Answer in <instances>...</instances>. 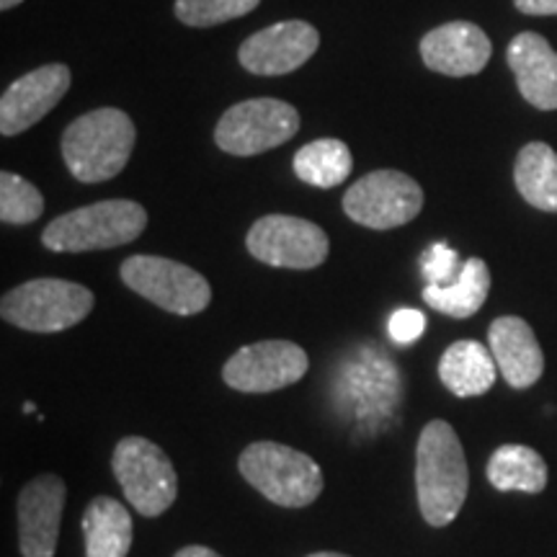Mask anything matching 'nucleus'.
<instances>
[{"label": "nucleus", "instance_id": "obj_26", "mask_svg": "<svg viewBox=\"0 0 557 557\" xmlns=\"http://www.w3.org/2000/svg\"><path fill=\"white\" fill-rule=\"evenodd\" d=\"M421 269L423 276H426V284L447 287V284H451L459 276V271H462V261H459L457 250L449 248L447 243H436L421 259Z\"/></svg>", "mask_w": 557, "mask_h": 557}, {"label": "nucleus", "instance_id": "obj_8", "mask_svg": "<svg viewBox=\"0 0 557 557\" xmlns=\"http://www.w3.org/2000/svg\"><path fill=\"white\" fill-rule=\"evenodd\" d=\"M299 114L287 101L248 99L230 107L214 129L222 152L248 158L274 150L297 135Z\"/></svg>", "mask_w": 557, "mask_h": 557}, {"label": "nucleus", "instance_id": "obj_4", "mask_svg": "<svg viewBox=\"0 0 557 557\" xmlns=\"http://www.w3.org/2000/svg\"><path fill=\"white\" fill-rule=\"evenodd\" d=\"M240 475L263 498L284 508H305L323 493V470L305 451L278 442H256L243 449Z\"/></svg>", "mask_w": 557, "mask_h": 557}, {"label": "nucleus", "instance_id": "obj_19", "mask_svg": "<svg viewBox=\"0 0 557 557\" xmlns=\"http://www.w3.org/2000/svg\"><path fill=\"white\" fill-rule=\"evenodd\" d=\"M86 557H127L132 549V517L116 498L96 496L83 511Z\"/></svg>", "mask_w": 557, "mask_h": 557}, {"label": "nucleus", "instance_id": "obj_1", "mask_svg": "<svg viewBox=\"0 0 557 557\" xmlns=\"http://www.w3.org/2000/svg\"><path fill=\"white\" fill-rule=\"evenodd\" d=\"M470 487L468 459L451 423L434 418L423 426L416 447L418 508L429 527H449L465 506Z\"/></svg>", "mask_w": 557, "mask_h": 557}, {"label": "nucleus", "instance_id": "obj_24", "mask_svg": "<svg viewBox=\"0 0 557 557\" xmlns=\"http://www.w3.org/2000/svg\"><path fill=\"white\" fill-rule=\"evenodd\" d=\"M45 212V197L37 186L16 173H0V220L3 225H32Z\"/></svg>", "mask_w": 557, "mask_h": 557}, {"label": "nucleus", "instance_id": "obj_23", "mask_svg": "<svg viewBox=\"0 0 557 557\" xmlns=\"http://www.w3.org/2000/svg\"><path fill=\"white\" fill-rule=\"evenodd\" d=\"M295 176L318 189H333L351 176L354 158L346 143L333 137L312 139L295 156Z\"/></svg>", "mask_w": 557, "mask_h": 557}, {"label": "nucleus", "instance_id": "obj_22", "mask_svg": "<svg viewBox=\"0 0 557 557\" xmlns=\"http://www.w3.org/2000/svg\"><path fill=\"white\" fill-rule=\"evenodd\" d=\"M513 181L527 205L557 212V152L547 143H529L519 150Z\"/></svg>", "mask_w": 557, "mask_h": 557}, {"label": "nucleus", "instance_id": "obj_25", "mask_svg": "<svg viewBox=\"0 0 557 557\" xmlns=\"http://www.w3.org/2000/svg\"><path fill=\"white\" fill-rule=\"evenodd\" d=\"M259 3L261 0H176V18L186 26L207 29L248 16L250 11L259 9Z\"/></svg>", "mask_w": 557, "mask_h": 557}, {"label": "nucleus", "instance_id": "obj_9", "mask_svg": "<svg viewBox=\"0 0 557 557\" xmlns=\"http://www.w3.org/2000/svg\"><path fill=\"white\" fill-rule=\"evenodd\" d=\"M246 248L267 267L310 271L329 259L331 240L315 222L292 214H267L250 225Z\"/></svg>", "mask_w": 557, "mask_h": 557}, {"label": "nucleus", "instance_id": "obj_11", "mask_svg": "<svg viewBox=\"0 0 557 557\" xmlns=\"http://www.w3.org/2000/svg\"><path fill=\"white\" fill-rule=\"evenodd\" d=\"M310 359L302 346L292 341H259L243 346L222 367V380L227 387L248 395L276 393L295 385L308 374Z\"/></svg>", "mask_w": 557, "mask_h": 557}, {"label": "nucleus", "instance_id": "obj_2", "mask_svg": "<svg viewBox=\"0 0 557 557\" xmlns=\"http://www.w3.org/2000/svg\"><path fill=\"white\" fill-rule=\"evenodd\" d=\"M137 129L122 109H94L62 135V158L81 184H103L120 176L135 150Z\"/></svg>", "mask_w": 557, "mask_h": 557}, {"label": "nucleus", "instance_id": "obj_3", "mask_svg": "<svg viewBox=\"0 0 557 557\" xmlns=\"http://www.w3.org/2000/svg\"><path fill=\"white\" fill-rule=\"evenodd\" d=\"M148 227V212L129 199H107L60 214L41 233L52 253H86L109 250L137 240Z\"/></svg>", "mask_w": 557, "mask_h": 557}, {"label": "nucleus", "instance_id": "obj_17", "mask_svg": "<svg viewBox=\"0 0 557 557\" xmlns=\"http://www.w3.org/2000/svg\"><path fill=\"white\" fill-rule=\"evenodd\" d=\"M506 60L511 73L517 75L519 94L534 109H557V52L545 37L534 32H524L511 39L506 50Z\"/></svg>", "mask_w": 557, "mask_h": 557}, {"label": "nucleus", "instance_id": "obj_15", "mask_svg": "<svg viewBox=\"0 0 557 557\" xmlns=\"http://www.w3.org/2000/svg\"><path fill=\"white\" fill-rule=\"evenodd\" d=\"M493 47L487 34L470 21H451L436 26L421 39L423 65L449 78L478 75L491 60Z\"/></svg>", "mask_w": 557, "mask_h": 557}, {"label": "nucleus", "instance_id": "obj_13", "mask_svg": "<svg viewBox=\"0 0 557 557\" xmlns=\"http://www.w3.org/2000/svg\"><path fill=\"white\" fill-rule=\"evenodd\" d=\"M67 485L60 475H39L18 493V549L24 557H54Z\"/></svg>", "mask_w": 557, "mask_h": 557}, {"label": "nucleus", "instance_id": "obj_16", "mask_svg": "<svg viewBox=\"0 0 557 557\" xmlns=\"http://www.w3.org/2000/svg\"><path fill=\"white\" fill-rule=\"evenodd\" d=\"M487 344H491L498 372L513 389L532 387L545 372V354L524 318L504 315L493 320Z\"/></svg>", "mask_w": 557, "mask_h": 557}, {"label": "nucleus", "instance_id": "obj_27", "mask_svg": "<svg viewBox=\"0 0 557 557\" xmlns=\"http://www.w3.org/2000/svg\"><path fill=\"white\" fill-rule=\"evenodd\" d=\"M423 331H426V315H423V312L416 310V308L395 310L387 320L389 338H393L395 344H400V346L416 344V341L423 336Z\"/></svg>", "mask_w": 557, "mask_h": 557}, {"label": "nucleus", "instance_id": "obj_30", "mask_svg": "<svg viewBox=\"0 0 557 557\" xmlns=\"http://www.w3.org/2000/svg\"><path fill=\"white\" fill-rule=\"evenodd\" d=\"M18 3H24V0H0V9L11 11V9H16Z\"/></svg>", "mask_w": 557, "mask_h": 557}, {"label": "nucleus", "instance_id": "obj_18", "mask_svg": "<svg viewBox=\"0 0 557 557\" xmlns=\"http://www.w3.org/2000/svg\"><path fill=\"white\" fill-rule=\"evenodd\" d=\"M498 364L493 354L478 341H457L438 359V380L457 398H478L493 387Z\"/></svg>", "mask_w": 557, "mask_h": 557}, {"label": "nucleus", "instance_id": "obj_29", "mask_svg": "<svg viewBox=\"0 0 557 557\" xmlns=\"http://www.w3.org/2000/svg\"><path fill=\"white\" fill-rule=\"evenodd\" d=\"M173 557H222V555L214 553V549L205 547V545H189V547H181Z\"/></svg>", "mask_w": 557, "mask_h": 557}, {"label": "nucleus", "instance_id": "obj_7", "mask_svg": "<svg viewBox=\"0 0 557 557\" xmlns=\"http://www.w3.org/2000/svg\"><path fill=\"white\" fill-rule=\"evenodd\" d=\"M120 276L135 295L173 315H199L212 302V287L197 269L163 256H132Z\"/></svg>", "mask_w": 557, "mask_h": 557}, {"label": "nucleus", "instance_id": "obj_10", "mask_svg": "<svg viewBox=\"0 0 557 557\" xmlns=\"http://www.w3.org/2000/svg\"><path fill=\"white\" fill-rule=\"evenodd\" d=\"M423 209V189L403 171H372L348 186L344 212L361 227L393 230L408 225Z\"/></svg>", "mask_w": 557, "mask_h": 557}, {"label": "nucleus", "instance_id": "obj_31", "mask_svg": "<svg viewBox=\"0 0 557 557\" xmlns=\"http://www.w3.org/2000/svg\"><path fill=\"white\" fill-rule=\"evenodd\" d=\"M308 557H348V555H341V553H312Z\"/></svg>", "mask_w": 557, "mask_h": 557}, {"label": "nucleus", "instance_id": "obj_20", "mask_svg": "<svg viewBox=\"0 0 557 557\" xmlns=\"http://www.w3.org/2000/svg\"><path fill=\"white\" fill-rule=\"evenodd\" d=\"M487 483L500 493H542L547 487V465L540 451L524 444H504L493 451L485 468Z\"/></svg>", "mask_w": 557, "mask_h": 557}, {"label": "nucleus", "instance_id": "obj_21", "mask_svg": "<svg viewBox=\"0 0 557 557\" xmlns=\"http://www.w3.org/2000/svg\"><path fill=\"white\" fill-rule=\"evenodd\" d=\"M487 292H491V271L483 259H468L462 263V271L455 282L447 287H434L426 284L423 287V299L429 308H434L442 315L465 320L472 318L483 308Z\"/></svg>", "mask_w": 557, "mask_h": 557}, {"label": "nucleus", "instance_id": "obj_12", "mask_svg": "<svg viewBox=\"0 0 557 557\" xmlns=\"http://www.w3.org/2000/svg\"><path fill=\"white\" fill-rule=\"evenodd\" d=\"M320 47V34L308 21H278L240 45V65L253 75H287L308 62Z\"/></svg>", "mask_w": 557, "mask_h": 557}, {"label": "nucleus", "instance_id": "obj_28", "mask_svg": "<svg viewBox=\"0 0 557 557\" xmlns=\"http://www.w3.org/2000/svg\"><path fill=\"white\" fill-rule=\"evenodd\" d=\"M513 5L527 16H557V0H513Z\"/></svg>", "mask_w": 557, "mask_h": 557}, {"label": "nucleus", "instance_id": "obj_14", "mask_svg": "<svg viewBox=\"0 0 557 557\" xmlns=\"http://www.w3.org/2000/svg\"><path fill=\"white\" fill-rule=\"evenodd\" d=\"M70 83H73V75L62 62L41 65L21 75L5 88L3 99H0V132L5 137H13L32 129L58 107L62 96L67 94Z\"/></svg>", "mask_w": 557, "mask_h": 557}, {"label": "nucleus", "instance_id": "obj_5", "mask_svg": "<svg viewBox=\"0 0 557 557\" xmlns=\"http://www.w3.org/2000/svg\"><path fill=\"white\" fill-rule=\"evenodd\" d=\"M94 292L65 278H32L5 292L0 315L5 323L32 333H62L94 310Z\"/></svg>", "mask_w": 557, "mask_h": 557}, {"label": "nucleus", "instance_id": "obj_6", "mask_svg": "<svg viewBox=\"0 0 557 557\" xmlns=\"http://www.w3.org/2000/svg\"><path fill=\"white\" fill-rule=\"evenodd\" d=\"M111 470L139 517H160L178 496V475L171 457L145 436H124L111 455Z\"/></svg>", "mask_w": 557, "mask_h": 557}]
</instances>
